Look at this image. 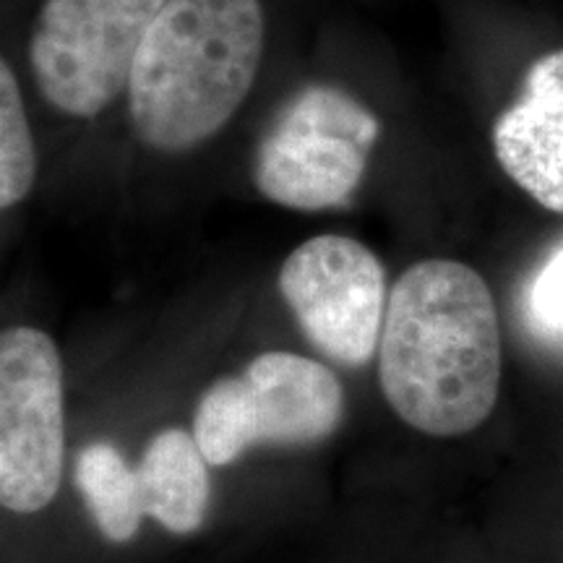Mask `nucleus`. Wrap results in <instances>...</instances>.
Returning <instances> with one entry per match:
<instances>
[{
  "label": "nucleus",
  "instance_id": "obj_7",
  "mask_svg": "<svg viewBox=\"0 0 563 563\" xmlns=\"http://www.w3.org/2000/svg\"><path fill=\"white\" fill-rule=\"evenodd\" d=\"M279 292L329 361L361 368L382 344L386 274L363 243L319 235L298 245L282 264Z\"/></svg>",
  "mask_w": 563,
  "mask_h": 563
},
{
  "label": "nucleus",
  "instance_id": "obj_12",
  "mask_svg": "<svg viewBox=\"0 0 563 563\" xmlns=\"http://www.w3.org/2000/svg\"><path fill=\"white\" fill-rule=\"evenodd\" d=\"M530 316L545 334L563 336V249L532 279Z\"/></svg>",
  "mask_w": 563,
  "mask_h": 563
},
{
  "label": "nucleus",
  "instance_id": "obj_6",
  "mask_svg": "<svg viewBox=\"0 0 563 563\" xmlns=\"http://www.w3.org/2000/svg\"><path fill=\"white\" fill-rule=\"evenodd\" d=\"M66 460L63 365L55 342L32 327L0 336V501L9 511L45 509Z\"/></svg>",
  "mask_w": 563,
  "mask_h": 563
},
{
  "label": "nucleus",
  "instance_id": "obj_1",
  "mask_svg": "<svg viewBox=\"0 0 563 563\" xmlns=\"http://www.w3.org/2000/svg\"><path fill=\"white\" fill-rule=\"evenodd\" d=\"M378 382L415 431L452 439L490 418L501 386V329L493 292L473 266L412 264L386 302Z\"/></svg>",
  "mask_w": 563,
  "mask_h": 563
},
{
  "label": "nucleus",
  "instance_id": "obj_4",
  "mask_svg": "<svg viewBox=\"0 0 563 563\" xmlns=\"http://www.w3.org/2000/svg\"><path fill=\"white\" fill-rule=\"evenodd\" d=\"M382 136L373 112L336 87H306L282 108L256 154V186L298 211L344 207L361 188Z\"/></svg>",
  "mask_w": 563,
  "mask_h": 563
},
{
  "label": "nucleus",
  "instance_id": "obj_5",
  "mask_svg": "<svg viewBox=\"0 0 563 563\" xmlns=\"http://www.w3.org/2000/svg\"><path fill=\"white\" fill-rule=\"evenodd\" d=\"M167 0H45L30 40V68L45 102L95 118L129 89L136 55Z\"/></svg>",
  "mask_w": 563,
  "mask_h": 563
},
{
  "label": "nucleus",
  "instance_id": "obj_11",
  "mask_svg": "<svg viewBox=\"0 0 563 563\" xmlns=\"http://www.w3.org/2000/svg\"><path fill=\"white\" fill-rule=\"evenodd\" d=\"M37 178V150L19 81L9 63L0 66V207L26 199Z\"/></svg>",
  "mask_w": 563,
  "mask_h": 563
},
{
  "label": "nucleus",
  "instance_id": "obj_2",
  "mask_svg": "<svg viewBox=\"0 0 563 563\" xmlns=\"http://www.w3.org/2000/svg\"><path fill=\"white\" fill-rule=\"evenodd\" d=\"M262 0H167L133 63V133L162 154L207 144L241 110L264 58Z\"/></svg>",
  "mask_w": 563,
  "mask_h": 563
},
{
  "label": "nucleus",
  "instance_id": "obj_3",
  "mask_svg": "<svg viewBox=\"0 0 563 563\" xmlns=\"http://www.w3.org/2000/svg\"><path fill=\"white\" fill-rule=\"evenodd\" d=\"M344 418L340 378L292 352H264L241 376L220 378L201 394L194 435L203 460L232 464L251 446H311Z\"/></svg>",
  "mask_w": 563,
  "mask_h": 563
},
{
  "label": "nucleus",
  "instance_id": "obj_10",
  "mask_svg": "<svg viewBox=\"0 0 563 563\" xmlns=\"http://www.w3.org/2000/svg\"><path fill=\"white\" fill-rule=\"evenodd\" d=\"M76 488L110 543H129L146 517L136 470L108 441H95L76 456Z\"/></svg>",
  "mask_w": 563,
  "mask_h": 563
},
{
  "label": "nucleus",
  "instance_id": "obj_9",
  "mask_svg": "<svg viewBox=\"0 0 563 563\" xmlns=\"http://www.w3.org/2000/svg\"><path fill=\"white\" fill-rule=\"evenodd\" d=\"M207 464L196 435L180 428L154 435L136 467L146 517L175 534L199 530L211 496Z\"/></svg>",
  "mask_w": 563,
  "mask_h": 563
},
{
  "label": "nucleus",
  "instance_id": "obj_8",
  "mask_svg": "<svg viewBox=\"0 0 563 563\" xmlns=\"http://www.w3.org/2000/svg\"><path fill=\"white\" fill-rule=\"evenodd\" d=\"M493 152L527 196L563 214V51L530 68L522 97L493 125Z\"/></svg>",
  "mask_w": 563,
  "mask_h": 563
}]
</instances>
